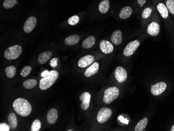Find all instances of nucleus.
I'll list each match as a JSON object with an SVG mask.
<instances>
[{"label": "nucleus", "mask_w": 174, "mask_h": 131, "mask_svg": "<svg viewBox=\"0 0 174 131\" xmlns=\"http://www.w3.org/2000/svg\"><path fill=\"white\" fill-rule=\"evenodd\" d=\"M95 43V38L93 36H90L85 39L82 42V47L85 49L91 48Z\"/></svg>", "instance_id": "6ab92c4d"}, {"label": "nucleus", "mask_w": 174, "mask_h": 131, "mask_svg": "<svg viewBox=\"0 0 174 131\" xmlns=\"http://www.w3.org/2000/svg\"><path fill=\"white\" fill-rule=\"evenodd\" d=\"M37 24V18L35 16H31L27 19L24 26V31L30 33L33 30Z\"/></svg>", "instance_id": "1a4fd4ad"}, {"label": "nucleus", "mask_w": 174, "mask_h": 131, "mask_svg": "<svg viewBox=\"0 0 174 131\" xmlns=\"http://www.w3.org/2000/svg\"><path fill=\"white\" fill-rule=\"evenodd\" d=\"M59 73L56 71L52 70L50 71L46 76L41 79L39 83L40 89L45 91L49 88L56 81L59 77Z\"/></svg>", "instance_id": "f03ea898"}, {"label": "nucleus", "mask_w": 174, "mask_h": 131, "mask_svg": "<svg viewBox=\"0 0 174 131\" xmlns=\"http://www.w3.org/2000/svg\"><path fill=\"white\" fill-rule=\"evenodd\" d=\"M122 39V33L120 30H118L114 31L111 37L112 42L116 45H119L121 43Z\"/></svg>", "instance_id": "f3484780"}, {"label": "nucleus", "mask_w": 174, "mask_h": 131, "mask_svg": "<svg viewBox=\"0 0 174 131\" xmlns=\"http://www.w3.org/2000/svg\"><path fill=\"white\" fill-rule=\"evenodd\" d=\"M49 71L48 70H45V71L43 72L41 74V76L42 77H45L47 75V74H49Z\"/></svg>", "instance_id": "c9c22d12"}, {"label": "nucleus", "mask_w": 174, "mask_h": 131, "mask_svg": "<svg viewBox=\"0 0 174 131\" xmlns=\"http://www.w3.org/2000/svg\"><path fill=\"white\" fill-rule=\"evenodd\" d=\"M37 81L35 79H28L26 81H25L23 83V86L26 89H31L37 86Z\"/></svg>", "instance_id": "a878e982"}, {"label": "nucleus", "mask_w": 174, "mask_h": 131, "mask_svg": "<svg viewBox=\"0 0 174 131\" xmlns=\"http://www.w3.org/2000/svg\"><path fill=\"white\" fill-rule=\"evenodd\" d=\"M114 75L118 83H124L127 79V72L122 67H118L115 71Z\"/></svg>", "instance_id": "0eeeda50"}, {"label": "nucleus", "mask_w": 174, "mask_h": 131, "mask_svg": "<svg viewBox=\"0 0 174 131\" xmlns=\"http://www.w3.org/2000/svg\"><path fill=\"white\" fill-rule=\"evenodd\" d=\"M166 6L170 13L174 15V0H167Z\"/></svg>", "instance_id": "c756f323"}, {"label": "nucleus", "mask_w": 174, "mask_h": 131, "mask_svg": "<svg viewBox=\"0 0 174 131\" xmlns=\"http://www.w3.org/2000/svg\"><path fill=\"white\" fill-rule=\"evenodd\" d=\"M16 3L17 0H4L3 3V6L5 8L9 9L14 6Z\"/></svg>", "instance_id": "bb28decb"}, {"label": "nucleus", "mask_w": 174, "mask_h": 131, "mask_svg": "<svg viewBox=\"0 0 174 131\" xmlns=\"http://www.w3.org/2000/svg\"><path fill=\"white\" fill-rule=\"evenodd\" d=\"M11 127L9 124L8 125L5 123H1L0 124V131H9Z\"/></svg>", "instance_id": "473e14b6"}, {"label": "nucleus", "mask_w": 174, "mask_h": 131, "mask_svg": "<svg viewBox=\"0 0 174 131\" xmlns=\"http://www.w3.org/2000/svg\"><path fill=\"white\" fill-rule=\"evenodd\" d=\"M170 131H174V124L173 125V126H172V129L170 130Z\"/></svg>", "instance_id": "e433bc0d"}, {"label": "nucleus", "mask_w": 174, "mask_h": 131, "mask_svg": "<svg viewBox=\"0 0 174 131\" xmlns=\"http://www.w3.org/2000/svg\"><path fill=\"white\" fill-rule=\"evenodd\" d=\"M32 71V67L30 66H26L24 67L21 72V75L23 77H26L28 76Z\"/></svg>", "instance_id": "c85d7f7f"}, {"label": "nucleus", "mask_w": 174, "mask_h": 131, "mask_svg": "<svg viewBox=\"0 0 174 131\" xmlns=\"http://www.w3.org/2000/svg\"><path fill=\"white\" fill-rule=\"evenodd\" d=\"M52 53L50 51H46L41 53L38 58V62L40 64H43L52 57Z\"/></svg>", "instance_id": "dca6fc26"}, {"label": "nucleus", "mask_w": 174, "mask_h": 131, "mask_svg": "<svg viewBox=\"0 0 174 131\" xmlns=\"http://www.w3.org/2000/svg\"><path fill=\"white\" fill-rule=\"evenodd\" d=\"M41 1H42V0H41Z\"/></svg>", "instance_id": "4c0bfd02"}, {"label": "nucleus", "mask_w": 174, "mask_h": 131, "mask_svg": "<svg viewBox=\"0 0 174 131\" xmlns=\"http://www.w3.org/2000/svg\"><path fill=\"white\" fill-rule=\"evenodd\" d=\"M79 22V17L77 15H74L71 17L68 20V24L71 26H74Z\"/></svg>", "instance_id": "7c9ffc66"}, {"label": "nucleus", "mask_w": 174, "mask_h": 131, "mask_svg": "<svg viewBox=\"0 0 174 131\" xmlns=\"http://www.w3.org/2000/svg\"><path fill=\"white\" fill-rule=\"evenodd\" d=\"M140 42L138 40H134L130 42L126 46L124 50L123 51V55L126 57H130L134 54L136 51L137 49L140 45Z\"/></svg>", "instance_id": "423d86ee"}, {"label": "nucleus", "mask_w": 174, "mask_h": 131, "mask_svg": "<svg viewBox=\"0 0 174 131\" xmlns=\"http://www.w3.org/2000/svg\"><path fill=\"white\" fill-rule=\"evenodd\" d=\"M100 48L102 52L104 54H110L113 52L114 47L113 45L108 41L103 40L100 44Z\"/></svg>", "instance_id": "f8f14e48"}, {"label": "nucleus", "mask_w": 174, "mask_h": 131, "mask_svg": "<svg viewBox=\"0 0 174 131\" xmlns=\"http://www.w3.org/2000/svg\"><path fill=\"white\" fill-rule=\"evenodd\" d=\"M16 73V69L14 66L7 67L5 69V74L8 79H12Z\"/></svg>", "instance_id": "393cba45"}, {"label": "nucleus", "mask_w": 174, "mask_h": 131, "mask_svg": "<svg viewBox=\"0 0 174 131\" xmlns=\"http://www.w3.org/2000/svg\"><path fill=\"white\" fill-rule=\"evenodd\" d=\"M41 127V123L39 120H35L33 121L31 126V131H39Z\"/></svg>", "instance_id": "cd10ccee"}, {"label": "nucleus", "mask_w": 174, "mask_h": 131, "mask_svg": "<svg viewBox=\"0 0 174 131\" xmlns=\"http://www.w3.org/2000/svg\"><path fill=\"white\" fill-rule=\"evenodd\" d=\"M94 62V57L91 55H87L81 57L78 62V65L81 68H85Z\"/></svg>", "instance_id": "9b49d317"}, {"label": "nucleus", "mask_w": 174, "mask_h": 131, "mask_svg": "<svg viewBox=\"0 0 174 131\" xmlns=\"http://www.w3.org/2000/svg\"><path fill=\"white\" fill-rule=\"evenodd\" d=\"M8 122L11 129H16L17 126V120L16 115L14 113H11L8 116Z\"/></svg>", "instance_id": "412c9836"}, {"label": "nucleus", "mask_w": 174, "mask_h": 131, "mask_svg": "<svg viewBox=\"0 0 174 131\" xmlns=\"http://www.w3.org/2000/svg\"><path fill=\"white\" fill-rule=\"evenodd\" d=\"M120 93L118 88L116 87L108 88L104 91L103 101L106 104H110L117 98Z\"/></svg>", "instance_id": "7ed1b4c3"}, {"label": "nucleus", "mask_w": 174, "mask_h": 131, "mask_svg": "<svg viewBox=\"0 0 174 131\" xmlns=\"http://www.w3.org/2000/svg\"><path fill=\"white\" fill-rule=\"evenodd\" d=\"M157 9L163 18H166L168 16V10L166 5L160 3L157 5Z\"/></svg>", "instance_id": "4be33fe9"}, {"label": "nucleus", "mask_w": 174, "mask_h": 131, "mask_svg": "<svg viewBox=\"0 0 174 131\" xmlns=\"http://www.w3.org/2000/svg\"><path fill=\"white\" fill-rule=\"evenodd\" d=\"M80 38L79 36L77 35H73L68 36L64 40V42L66 45H74L78 43L80 41Z\"/></svg>", "instance_id": "a211bd4d"}, {"label": "nucleus", "mask_w": 174, "mask_h": 131, "mask_svg": "<svg viewBox=\"0 0 174 131\" xmlns=\"http://www.w3.org/2000/svg\"><path fill=\"white\" fill-rule=\"evenodd\" d=\"M167 88V85L164 82H160L151 86V93L153 96H158L162 93Z\"/></svg>", "instance_id": "6e6552de"}, {"label": "nucleus", "mask_w": 174, "mask_h": 131, "mask_svg": "<svg viewBox=\"0 0 174 131\" xmlns=\"http://www.w3.org/2000/svg\"><path fill=\"white\" fill-rule=\"evenodd\" d=\"M132 7L130 6H126L124 7L120 13V17L122 19L128 18L132 14Z\"/></svg>", "instance_id": "5701e85b"}, {"label": "nucleus", "mask_w": 174, "mask_h": 131, "mask_svg": "<svg viewBox=\"0 0 174 131\" xmlns=\"http://www.w3.org/2000/svg\"><path fill=\"white\" fill-rule=\"evenodd\" d=\"M58 118V113L57 109L53 108L50 110L47 115V122L50 124H54Z\"/></svg>", "instance_id": "2eb2a0df"}, {"label": "nucleus", "mask_w": 174, "mask_h": 131, "mask_svg": "<svg viewBox=\"0 0 174 131\" xmlns=\"http://www.w3.org/2000/svg\"><path fill=\"white\" fill-rule=\"evenodd\" d=\"M13 107L15 111L21 117L28 116L32 111V107L30 103L24 98L16 99L13 103Z\"/></svg>", "instance_id": "f257e3e1"}, {"label": "nucleus", "mask_w": 174, "mask_h": 131, "mask_svg": "<svg viewBox=\"0 0 174 131\" xmlns=\"http://www.w3.org/2000/svg\"><path fill=\"white\" fill-rule=\"evenodd\" d=\"M99 63L98 62H94L90 67H88L85 71L84 75L86 77H90L94 75L99 71Z\"/></svg>", "instance_id": "ddd939ff"}, {"label": "nucleus", "mask_w": 174, "mask_h": 131, "mask_svg": "<svg viewBox=\"0 0 174 131\" xmlns=\"http://www.w3.org/2000/svg\"><path fill=\"white\" fill-rule=\"evenodd\" d=\"M148 119L147 118H144V119L141 120V121L138 122L136 126L134 129L135 131H143L146 129V126L148 124Z\"/></svg>", "instance_id": "b1692460"}, {"label": "nucleus", "mask_w": 174, "mask_h": 131, "mask_svg": "<svg viewBox=\"0 0 174 131\" xmlns=\"http://www.w3.org/2000/svg\"><path fill=\"white\" fill-rule=\"evenodd\" d=\"M160 29L159 24L156 22H153L149 25L147 33L150 36H156L159 33Z\"/></svg>", "instance_id": "4468645a"}, {"label": "nucleus", "mask_w": 174, "mask_h": 131, "mask_svg": "<svg viewBox=\"0 0 174 131\" xmlns=\"http://www.w3.org/2000/svg\"><path fill=\"white\" fill-rule=\"evenodd\" d=\"M110 0H103L99 5V10L102 14H105L110 9Z\"/></svg>", "instance_id": "aec40b11"}, {"label": "nucleus", "mask_w": 174, "mask_h": 131, "mask_svg": "<svg viewBox=\"0 0 174 131\" xmlns=\"http://www.w3.org/2000/svg\"><path fill=\"white\" fill-rule=\"evenodd\" d=\"M80 101H81V108L83 110H87L89 107L90 102L91 95L89 93L84 92L80 95L79 97Z\"/></svg>", "instance_id": "9d476101"}, {"label": "nucleus", "mask_w": 174, "mask_h": 131, "mask_svg": "<svg viewBox=\"0 0 174 131\" xmlns=\"http://www.w3.org/2000/svg\"><path fill=\"white\" fill-rule=\"evenodd\" d=\"M138 3L141 7H142L146 2V0H137Z\"/></svg>", "instance_id": "f704fd0d"}, {"label": "nucleus", "mask_w": 174, "mask_h": 131, "mask_svg": "<svg viewBox=\"0 0 174 131\" xmlns=\"http://www.w3.org/2000/svg\"><path fill=\"white\" fill-rule=\"evenodd\" d=\"M22 48L19 45H15L7 48L4 52V57L7 60H15L22 53Z\"/></svg>", "instance_id": "20e7f679"}, {"label": "nucleus", "mask_w": 174, "mask_h": 131, "mask_svg": "<svg viewBox=\"0 0 174 131\" xmlns=\"http://www.w3.org/2000/svg\"><path fill=\"white\" fill-rule=\"evenodd\" d=\"M152 9L150 7H146L144 9L143 12L142 13V17L144 19L148 18L150 16L152 13Z\"/></svg>", "instance_id": "2f4dec72"}, {"label": "nucleus", "mask_w": 174, "mask_h": 131, "mask_svg": "<svg viewBox=\"0 0 174 131\" xmlns=\"http://www.w3.org/2000/svg\"><path fill=\"white\" fill-rule=\"evenodd\" d=\"M112 115L111 109L108 108H102L100 110L97 115V121L100 124H103L108 120Z\"/></svg>", "instance_id": "39448f33"}, {"label": "nucleus", "mask_w": 174, "mask_h": 131, "mask_svg": "<svg viewBox=\"0 0 174 131\" xmlns=\"http://www.w3.org/2000/svg\"><path fill=\"white\" fill-rule=\"evenodd\" d=\"M57 61H58V59L57 57H54L53 59H52L50 61V65L52 67H56L57 66Z\"/></svg>", "instance_id": "72a5a7b5"}]
</instances>
